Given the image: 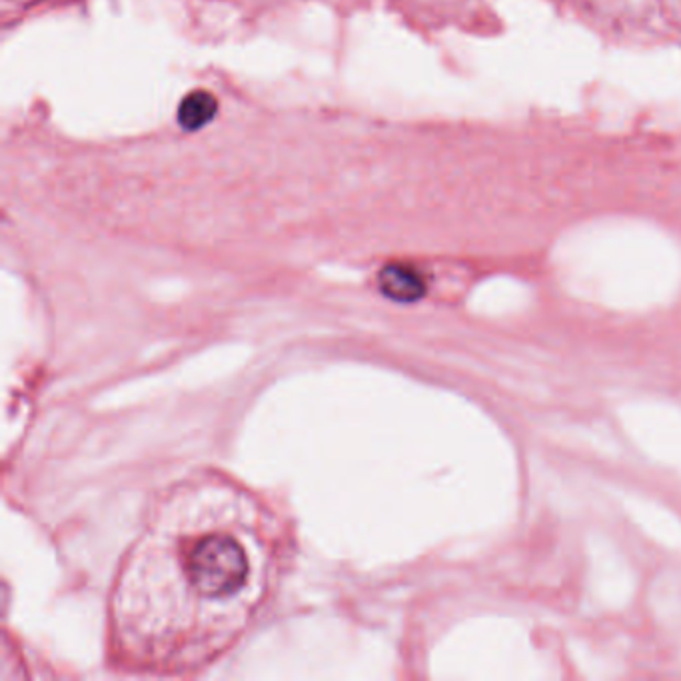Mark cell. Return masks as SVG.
<instances>
[{
	"instance_id": "cell-1",
	"label": "cell",
	"mask_w": 681,
	"mask_h": 681,
	"mask_svg": "<svg viewBox=\"0 0 681 681\" xmlns=\"http://www.w3.org/2000/svg\"><path fill=\"white\" fill-rule=\"evenodd\" d=\"M286 546L275 514L231 480L175 483L150 507L114 585V648L141 670L206 666L270 602Z\"/></svg>"
},
{
	"instance_id": "cell-2",
	"label": "cell",
	"mask_w": 681,
	"mask_h": 681,
	"mask_svg": "<svg viewBox=\"0 0 681 681\" xmlns=\"http://www.w3.org/2000/svg\"><path fill=\"white\" fill-rule=\"evenodd\" d=\"M382 292L400 302H412L424 294V280L406 266H388L380 275Z\"/></svg>"
},
{
	"instance_id": "cell-3",
	"label": "cell",
	"mask_w": 681,
	"mask_h": 681,
	"mask_svg": "<svg viewBox=\"0 0 681 681\" xmlns=\"http://www.w3.org/2000/svg\"><path fill=\"white\" fill-rule=\"evenodd\" d=\"M219 112V102L206 90H194L178 107V124L185 131H200Z\"/></svg>"
}]
</instances>
